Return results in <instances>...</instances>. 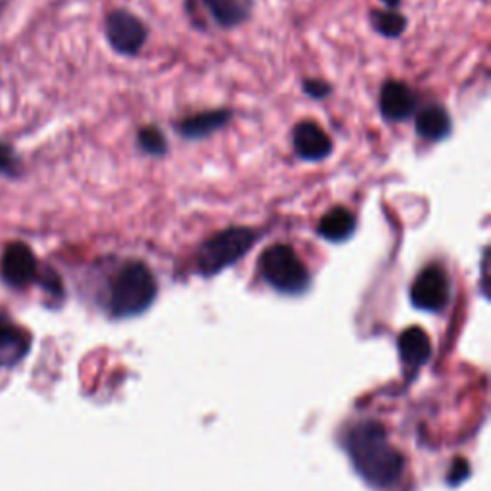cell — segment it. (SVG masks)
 <instances>
[{
	"mask_svg": "<svg viewBox=\"0 0 491 491\" xmlns=\"http://www.w3.org/2000/svg\"><path fill=\"white\" fill-rule=\"evenodd\" d=\"M451 297V284L447 273L440 265L424 267L411 286V302L415 307L440 313L447 307Z\"/></svg>",
	"mask_w": 491,
	"mask_h": 491,
	"instance_id": "5b68a950",
	"label": "cell"
},
{
	"mask_svg": "<svg viewBox=\"0 0 491 491\" xmlns=\"http://www.w3.org/2000/svg\"><path fill=\"white\" fill-rule=\"evenodd\" d=\"M106 37L119 54L133 56L148 39V29L127 10H114L106 18Z\"/></svg>",
	"mask_w": 491,
	"mask_h": 491,
	"instance_id": "8992f818",
	"label": "cell"
},
{
	"mask_svg": "<svg viewBox=\"0 0 491 491\" xmlns=\"http://www.w3.org/2000/svg\"><path fill=\"white\" fill-rule=\"evenodd\" d=\"M139 145L150 155H163L167 152V140L158 127H145L139 131Z\"/></svg>",
	"mask_w": 491,
	"mask_h": 491,
	"instance_id": "e0dca14e",
	"label": "cell"
},
{
	"mask_svg": "<svg viewBox=\"0 0 491 491\" xmlns=\"http://www.w3.org/2000/svg\"><path fill=\"white\" fill-rule=\"evenodd\" d=\"M451 476H453L451 478V484H459L461 480H464L466 476H469V464L459 459L457 463H455V469H453Z\"/></svg>",
	"mask_w": 491,
	"mask_h": 491,
	"instance_id": "44dd1931",
	"label": "cell"
},
{
	"mask_svg": "<svg viewBox=\"0 0 491 491\" xmlns=\"http://www.w3.org/2000/svg\"><path fill=\"white\" fill-rule=\"evenodd\" d=\"M304 91L309 94V97H313V99H325L327 94H330V87L327 85V83L311 81V79L304 83Z\"/></svg>",
	"mask_w": 491,
	"mask_h": 491,
	"instance_id": "ffe728a7",
	"label": "cell"
},
{
	"mask_svg": "<svg viewBox=\"0 0 491 491\" xmlns=\"http://www.w3.org/2000/svg\"><path fill=\"white\" fill-rule=\"evenodd\" d=\"M294 150L299 158L307 162H321L330 155L332 140L330 137L313 122H302L294 127L292 133Z\"/></svg>",
	"mask_w": 491,
	"mask_h": 491,
	"instance_id": "ba28073f",
	"label": "cell"
},
{
	"mask_svg": "<svg viewBox=\"0 0 491 491\" xmlns=\"http://www.w3.org/2000/svg\"><path fill=\"white\" fill-rule=\"evenodd\" d=\"M370 21H373L375 29L380 35H384V37H400L407 28V20L395 10H375L370 14Z\"/></svg>",
	"mask_w": 491,
	"mask_h": 491,
	"instance_id": "2e32d148",
	"label": "cell"
},
{
	"mask_svg": "<svg viewBox=\"0 0 491 491\" xmlns=\"http://www.w3.org/2000/svg\"><path fill=\"white\" fill-rule=\"evenodd\" d=\"M344 447L357 474L376 489H388L403 476V455L392 446L384 426L376 421L359 423L347 430Z\"/></svg>",
	"mask_w": 491,
	"mask_h": 491,
	"instance_id": "6da1fadb",
	"label": "cell"
},
{
	"mask_svg": "<svg viewBox=\"0 0 491 491\" xmlns=\"http://www.w3.org/2000/svg\"><path fill=\"white\" fill-rule=\"evenodd\" d=\"M0 173L6 177H18L20 175V160L12 147L0 142Z\"/></svg>",
	"mask_w": 491,
	"mask_h": 491,
	"instance_id": "d6986e66",
	"label": "cell"
},
{
	"mask_svg": "<svg viewBox=\"0 0 491 491\" xmlns=\"http://www.w3.org/2000/svg\"><path fill=\"white\" fill-rule=\"evenodd\" d=\"M382 3H384L390 10H393V8H398V6H400L401 0H382Z\"/></svg>",
	"mask_w": 491,
	"mask_h": 491,
	"instance_id": "7402d4cb",
	"label": "cell"
},
{
	"mask_svg": "<svg viewBox=\"0 0 491 491\" xmlns=\"http://www.w3.org/2000/svg\"><path fill=\"white\" fill-rule=\"evenodd\" d=\"M37 282L43 286V289L49 292L54 297H64V284L59 281L58 273L52 271L51 267L41 269L39 267V274H37Z\"/></svg>",
	"mask_w": 491,
	"mask_h": 491,
	"instance_id": "ac0fdd59",
	"label": "cell"
},
{
	"mask_svg": "<svg viewBox=\"0 0 491 491\" xmlns=\"http://www.w3.org/2000/svg\"><path fill=\"white\" fill-rule=\"evenodd\" d=\"M39 267L33 249L23 242H10L0 257V277L8 286L18 290L37 282Z\"/></svg>",
	"mask_w": 491,
	"mask_h": 491,
	"instance_id": "52a82bcc",
	"label": "cell"
},
{
	"mask_svg": "<svg viewBox=\"0 0 491 491\" xmlns=\"http://www.w3.org/2000/svg\"><path fill=\"white\" fill-rule=\"evenodd\" d=\"M203 4L223 28H234L246 20V8L241 0H203Z\"/></svg>",
	"mask_w": 491,
	"mask_h": 491,
	"instance_id": "9a60e30c",
	"label": "cell"
},
{
	"mask_svg": "<svg viewBox=\"0 0 491 491\" xmlns=\"http://www.w3.org/2000/svg\"><path fill=\"white\" fill-rule=\"evenodd\" d=\"M155 294L158 284L148 265L142 261H129L112 281L107 309L117 319L135 317L152 305Z\"/></svg>",
	"mask_w": 491,
	"mask_h": 491,
	"instance_id": "7a4b0ae2",
	"label": "cell"
},
{
	"mask_svg": "<svg viewBox=\"0 0 491 491\" xmlns=\"http://www.w3.org/2000/svg\"><path fill=\"white\" fill-rule=\"evenodd\" d=\"M416 133L426 140H441L451 133V117L441 106H428L416 117Z\"/></svg>",
	"mask_w": 491,
	"mask_h": 491,
	"instance_id": "4fadbf2b",
	"label": "cell"
},
{
	"mask_svg": "<svg viewBox=\"0 0 491 491\" xmlns=\"http://www.w3.org/2000/svg\"><path fill=\"white\" fill-rule=\"evenodd\" d=\"M31 347V337L10 322L0 321V368L18 365L28 355Z\"/></svg>",
	"mask_w": 491,
	"mask_h": 491,
	"instance_id": "30bf717a",
	"label": "cell"
},
{
	"mask_svg": "<svg viewBox=\"0 0 491 491\" xmlns=\"http://www.w3.org/2000/svg\"><path fill=\"white\" fill-rule=\"evenodd\" d=\"M233 114L229 110H211V112H202L194 114L186 119H183L181 123L177 125L178 135H183L186 139H203L215 131H219L229 123V119Z\"/></svg>",
	"mask_w": 491,
	"mask_h": 491,
	"instance_id": "7c38bea8",
	"label": "cell"
},
{
	"mask_svg": "<svg viewBox=\"0 0 491 491\" xmlns=\"http://www.w3.org/2000/svg\"><path fill=\"white\" fill-rule=\"evenodd\" d=\"M355 231V218L345 208H334L319 223V234L330 242H344Z\"/></svg>",
	"mask_w": 491,
	"mask_h": 491,
	"instance_id": "5bb4252c",
	"label": "cell"
},
{
	"mask_svg": "<svg viewBox=\"0 0 491 491\" xmlns=\"http://www.w3.org/2000/svg\"><path fill=\"white\" fill-rule=\"evenodd\" d=\"M415 94L400 81H390L380 92V112L390 122H405L415 112Z\"/></svg>",
	"mask_w": 491,
	"mask_h": 491,
	"instance_id": "9c48e42d",
	"label": "cell"
},
{
	"mask_svg": "<svg viewBox=\"0 0 491 491\" xmlns=\"http://www.w3.org/2000/svg\"><path fill=\"white\" fill-rule=\"evenodd\" d=\"M261 277L282 294H302L309 289V271L289 244H274L259 259Z\"/></svg>",
	"mask_w": 491,
	"mask_h": 491,
	"instance_id": "3957f363",
	"label": "cell"
},
{
	"mask_svg": "<svg viewBox=\"0 0 491 491\" xmlns=\"http://www.w3.org/2000/svg\"><path fill=\"white\" fill-rule=\"evenodd\" d=\"M398 350L407 367H423L432 355V344L428 334L421 327H411L401 332L398 340Z\"/></svg>",
	"mask_w": 491,
	"mask_h": 491,
	"instance_id": "8fae6325",
	"label": "cell"
},
{
	"mask_svg": "<svg viewBox=\"0 0 491 491\" xmlns=\"http://www.w3.org/2000/svg\"><path fill=\"white\" fill-rule=\"evenodd\" d=\"M256 242V233L246 226H233L221 231L203 244L198 251V271L211 277L236 263Z\"/></svg>",
	"mask_w": 491,
	"mask_h": 491,
	"instance_id": "277c9868",
	"label": "cell"
}]
</instances>
